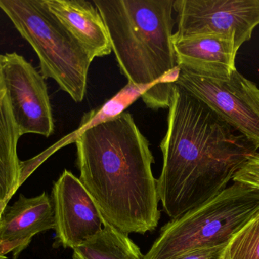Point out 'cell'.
I'll list each match as a JSON object with an SVG mask.
<instances>
[{
  "label": "cell",
  "instance_id": "6da1fadb",
  "mask_svg": "<svg viewBox=\"0 0 259 259\" xmlns=\"http://www.w3.org/2000/svg\"><path fill=\"white\" fill-rule=\"evenodd\" d=\"M168 108L157 188L164 212L174 220L225 190L258 149L176 84Z\"/></svg>",
  "mask_w": 259,
  "mask_h": 259
},
{
  "label": "cell",
  "instance_id": "7a4b0ae2",
  "mask_svg": "<svg viewBox=\"0 0 259 259\" xmlns=\"http://www.w3.org/2000/svg\"><path fill=\"white\" fill-rule=\"evenodd\" d=\"M75 134L79 179L105 220L126 234L155 231L161 217L155 159L132 115Z\"/></svg>",
  "mask_w": 259,
  "mask_h": 259
},
{
  "label": "cell",
  "instance_id": "3957f363",
  "mask_svg": "<svg viewBox=\"0 0 259 259\" xmlns=\"http://www.w3.org/2000/svg\"><path fill=\"white\" fill-rule=\"evenodd\" d=\"M174 2H93L106 24L112 51L128 83H157L178 65L173 45Z\"/></svg>",
  "mask_w": 259,
  "mask_h": 259
},
{
  "label": "cell",
  "instance_id": "277c9868",
  "mask_svg": "<svg viewBox=\"0 0 259 259\" xmlns=\"http://www.w3.org/2000/svg\"><path fill=\"white\" fill-rule=\"evenodd\" d=\"M259 211V190L234 182L212 199L170 220L144 259H175L225 245Z\"/></svg>",
  "mask_w": 259,
  "mask_h": 259
},
{
  "label": "cell",
  "instance_id": "5b68a950",
  "mask_svg": "<svg viewBox=\"0 0 259 259\" xmlns=\"http://www.w3.org/2000/svg\"><path fill=\"white\" fill-rule=\"evenodd\" d=\"M0 9L36 52L42 77L56 81L74 101L81 103L92 61L44 0H0Z\"/></svg>",
  "mask_w": 259,
  "mask_h": 259
},
{
  "label": "cell",
  "instance_id": "8992f818",
  "mask_svg": "<svg viewBox=\"0 0 259 259\" xmlns=\"http://www.w3.org/2000/svg\"><path fill=\"white\" fill-rule=\"evenodd\" d=\"M177 85L205 103L259 149V88L236 69L218 79L181 67Z\"/></svg>",
  "mask_w": 259,
  "mask_h": 259
},
{
  "label": "cell",
  "instance_id": "52a82bcc",
  "mask_svg": "<svg viewBox=\"0 0 259 259\" xmlns=\"http://www.w3.org/2000/svg\"><path fill=\"white\" fill-rule=\"evenodd\" d=\"M174 38L234 35L241 47L259 24V0H176Z\"/></svg>",
  "mask_w": 259,
  "mask_h": 259
},
{
  "label": "cell",
  "instance_id": "ba28073f",
  "mask_svg": "<svg viewBox=\"0 0 259 259\" xmlns=\"http://www.w3.org/2000/svg\"><path fill=\"white\" fill-rule=\"evenodd\" d=\"M3 79L6 96L20 135L50 137L54 120L45 79L16 53L4 55Z\"/></svg>",
  "mask_w": 259,
  "mask_h": 259
},
{
  "label": "cell",
  "instance_id": "9c48e42d",
  "mask_svg": "<svg viewBox=\"0 0 259 259\" xmlns=\"http://www.w3.org/2000/svg\"><path fill=\"white\" fill-rule=\"evenodd\" d=\"M56 243L72 249L103 230L106 220L79 178L64 170L52 193Z\"/></svg>",
  "mask_w": 259,
  "mask_h": 259
},
{
  "label": "cell",
  "instance_id": "30bf717a",
  "mask_svg": "<svg viewBox=\"0 0 259 259\" xmlns=\"http://www.w3.org/2000/svg\"><path fill=\"white\" fill-rule=\"evenodd\" d=\"M55 229L53 201L46 193L35 197L20 195L0 217V259L12 253L14 259L29 246L36 234Z\"/></svg>",
  "mask_w": 259,
  "mask_h": 259
},
{
  "label": "cell",
  "instance_id": "8fae6325",
  "mask_svg": "<svg viewBox=\"0 0 259 259\" xmlns=\"http://www.w3.org/2000/svg\"><path fill=\"white\" fill-rule=\"evenodd\" d=\"M177 64L196 74L218 79L231 77L240 47L234 35L174 38Z\"/></svg>",
  "mask_w": 259,
  "mask_h": 259
},
{
  "label": "cell",
  "instance_id": "7c38bea8",
  "mask_svg": "<svg viewBox=\"0 0 259 259\" xmlns=\"http://www.w3.org/2000/svg\"><path fill=\"white\" fill-rule=\"evenodd\" d=\"M47 7L78 42L91 61L109 55L112 44L95 5L84 0H44Z\"/></svg>",
  "mask_w": 259,
  "mask_h": 259
},
{
  "label": "cell",
  "instance_id": "4fadbf2b",
  "mask_svg": "<svg viewBox=\"0 0 259 259\" xmlns=\"http://www.w3.org/2000/svg\"><path fill=\"white\" fill-rule=\"evenodd\" d=\"M21 135L12 117L7 97L0 103V214L23 180V164L18 156Z\"/></svg>",
  "mask_w": 259,
  "mask_h": 259
},
{
  "label": "cell",
  "instance_id": "5bb4252c",
  "mask_svg": "<svg viewBox=\"0 0 259 259\" xmlns=\"http://www.w3.org/2000/svg\"><path fill=\"white\" fill-rule=\"evenodd\" d=\"M73 259H144L128 234L106 221L103 230L73 249Z\"/></svg>",
  "mask_w": 259,
  "mask_h": 259
},
{
  "label": "cell",
  "instance_id": "9a60e30c",
  "mask_svg": "<svg viewBox=\"0 0 259 259\" xmlns=\"http://www.w3.org/2000/svg\"><path fill=\"white\" fill-rule=\"evenodd\" d=\"M157 83L140 85L127 83L119 92L117 93L103 106L85 114L80 122V126L75 131L76 133H80L89 128L119 117L124 114V109H127Z\"/></svg>",
  "mask_w": 259,
  "mask_h": 259
},
{
  "label": "cell",
  "instance_id": "2e32d148",
  "mask_svg": "<svg viewBox=\"0 0 259 259\" xmlns=\"http://www.w3.org/2000/svg\"><path fill=\"white\" fill-rule=\"evenodd\" d=\"M222 259H259V211L227 243Z\"/></svg>",
  "mask_w": 259,
  "mask_h": 259
},
{
  "label": "cell",
  "instance_id": "e0dca14e",
  "mask_svg": "<svg viewBox=\"0 0 259 259\" xmlns=\"http://www.w3.org/2000/svg\"><path fill=\"white\" fill-rule=\"evenodd\" d=\"M233 182L244 184L250 188L259 190V153L251 155L238 171L235 173Z\"/></svg>",
  "mask_w": 259,
  "mask_h": 259
},
{
  "label": "cell",
  "instance_id": "ac0fdd59",
  "mask_svg": "<svg viewBox=\"0 0 259 259\" xmlns=\"http://www.w3.org/2000/svg\"><path fill=\"white\" fill-rule=\"evenodd\" d=\"M225 245L214 247L196 249L181 255L175 259H222Z\"/></svg>",
  "mask_w": 259,
  "mask_h": 259
},
{
  "label": "cell",
  "instance_id": "d6986e66",
  "mask_svg": "<svg viewBox=\"0 0 259 259\" xmlns=\"http://www.w3.org/2000/svg\"><path fill=\"white\" fill-rule=\"evenodd\" d=\"M4 59V55L0 54V103L3 101L6 96V89H5L4 82L3 79V63Z\"/></svg>",
  "mask_w": 259,
  "mask_h": 259
},
{
  "label": "cell",
  "instance_id": "ffe728a7",
  "mask_svg": "<svg viewBox=\"0 0 259 259\" xmlns=\"http://www.w3.org/2000/svg\"><path fill=\"white\" fill-rule=\"evenodd\" d=\"M1 216H2L1 214H0V217H1Z\"/></svg>",
  "mask_w": 259,
  "mask_h": 259
}]
</instances>
